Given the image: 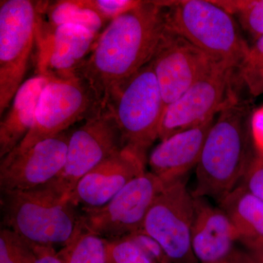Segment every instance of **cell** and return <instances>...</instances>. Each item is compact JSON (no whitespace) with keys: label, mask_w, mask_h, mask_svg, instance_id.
Returning <instances> with one entry per match:
<instances>
[{"label":"cell","mask_w":263,"mask_h":263,"mask_svg":"<svg viewBox=\"0 0 263 263\" xmlns=\"http://www.w3.org/2000/svg\"><path fill=\"white\" fill-rule=\"evenodd\" d=\"M165 30L164 1H141L109 22L77 72L104 105L113 90L149 63Z\"/></svg>","instance_id":"6da1fadb"},{"label":"cell","mask_w":263,"mask_h":263,"mask_svg":"<svg viewBox=\"0 0 263 263\" xmlns=\"http://www.w3.org/2000/svg\"><path fill=\"white\" fill-rule=\"evenodd\" d=\"M251 104L234 90L217 114L196 166L194 197L219 202L239 185L256 156L252 135Z\"/></svg>","instance_id":"7a4b0ae2"},{"label":"cell","mask_w":263,"mask_h":263,"mask_svg":"<svg viewBox=\"0 0 263 263\" xmlns=\"http://www.w3.org/2000/svg\"><path fill=\"white\" fill-rule=\"evenodd\" d=\"M165 26L213 60L236 70L250 45L236 19L208 0L164 1Z\"/></svg>","instance_id":"3957f363"},{"label":"cell","mask_w":263,"mask_h":263,"mask_svg":"<svg viewBox=\"0 0 263 263\" xmlns=\"http://www.w3.org/2000/svg\"><path fill=\"white\" fill-rule=\"evenodd\" d=\"M2 194L5 227L32 245L64 247L84 229L79 208L43 186Z\"/></svg>","instance_id":"277c9868"},{"label":"cell","mask_w":263,"mask_h":263,"mask_svg":"<svg viewBox=\"0 0 263 263\" xmlns=\"http://www.w3.org/2000/svg\"><path fill=\"white\" fill-rule=\"evenodd\" d=\"M104 105L113 114L124 147L143 157L158 138L164 106L151 63L110 92Z\"/></svg>","instance_id":"5b68a950"},{"label":"cell","mask_w":263,"mask_h":263,"mask_svg":"<svg viewBox=\"0 0 263 263\" xmlns=\"http://www.w3.org/2000/svg\"><path fill=\"white\" fill-rule=\"evenodd\" d=\"M123 148L115 118L108 107L104 105L71 133L63 169L54 179L42 186L67 201L84 176Z\"/></svg>","instance_id":"8992f818"},{"label":"cell","mask_w":263,"mask_h":263,"mask_svg":"<svg viewBox=\"0 0 263 263\" xmlns=\"http://www.w3.org/2000/svg\"><path fill=\"white\" fill-rule=\"evenodd\" d=\"M36 2H0V116L24 82L35 46Z\"/></svg>","instance_id":"52a82bcc"},{"label":"cell","mask_w":263,"mask_h":263,"mask_svg":"<svg viewBox=\"0 0 263 263\" xmlns=\"http://www.w3.org/2000/svg\"><path fill=\"white\" fill-rule=\"evenodd\" d=\"M103 106L94 89L80 77L50 80L40 97L32 129L13 151L27 150L38 142L64 133Z\"/></svg>","instance_id":"ba28073f"},{"label":"cell","mask_w":263,"mask_h":263,"mask_svg":"<svg viewBox=\"0 0 263 263\" xmlns=\"http://www.w3.org/2000/svg\"><path fill=\"white\" fill-rule=\"evenodd\" d=\"M185 179L164 187L151 207L141 231L160 245L171 262L199 263L191 243L194 197Z\"/></svg>","instance_id":"9c48e42d"},{"label":"cell","mask_w":263,"mask_h":263,"mask_svg":"<svg viewBox=\"0 0 263 263\" xmlns=\"http://www.w3.org/2000/svg\"><path fill=\"white\" fill-rule=\"evenodd\" d=\"M165 186L152 173H143L103 207L82 212L84 229L107 240L141 232L151 207Z\"/></svg>","instance_id":"30bf717a"},{"label":"cell","mask_w":263,"mask_h":263,"mask_svg":"<svg viewBox=\"0 0 263 263\" xmlns=\"http://www.w3.org/2000/svg\"><path fill=\"white\" fill-rule=\"evenodd\" d=\"M235 71L226 64L216 62L180 98L167 105L161 121L159 139L164 141L214 119L233 91Z\"/></svg>","instance_id":"8fae6325"},{"label":"cell","mask_w":263,"mask_h":263,"mask_svg":"<svg viewBox=\"0 0 263 263\" xmlns=\"http://www.w3.org/2000/svg\"><path fill=\"white\" fill-rule=\"evenodd\" d=\"M99 35L73 24L53 27L37 14L34 63L36 75L50 80H67L92 51Z\"/></svg>","instance_id":"7c38bea8"},{"label":"cell","mask_w":263,"mask_h":263,"mask_svg":"<svg viewBox=\"0 0 263 263\" xmlns=\"http://www.w3.org/2000/svg\"><path fill=\"white\" fill-rule=\"evenodd\" d=\"M70 136L64 132L27 150L12 151L1 159L2 193L28 191L54 179L65 166Z\"/></svg>","instance_id":"4fadbf2b"},{"label":"cell","mask_w":263,"mask_h":263,"mask_svg":"<svg viewBox=\"0 0 263 263\" xmlns=\"http://www.w3.org/2000/svg\"><path fill=\"white\" fill-rule=\"evenodd\" d=\"M216 62H218L165 26L150 61L165 108L180 98Z\"/></svg>","instance_id":"5bb4252c"},{"label":"cell","mask_w":263,"mask_h":263,"mask_svg":"<svg viewBox=\"0 0 263 263\" xmlns=\"http://www.w3.org/2000/svg\"><path fill=\"white\" fill-rule=\"evenodd\" d=\"M146 157L124 147L84 176L69 200L82 212L100 209L132 180L146 172Z\"/></svg>","instance_id":"9a60e30c"},{"label":"cell","mask_w":263,"mask_h":263,"mask_svg":"<svg viewBox=\"0 0 263 263\" xmlns=\"http://www.w3.org/2000/svg\"><path fill=\"white\" fill-rule=\"evenodd\" d=\"M238 241V233L226 213L209 203L205 197H194L191 243L199 263L224 262L234 252Z\"/></svg>","instance_id":"2e32d148"},{"label":"cell","mask_w":263,"mask_h":263,"mask_svg":"<svg viewBox=\"0 0 263 263\" xmlns=\"http://www.w3.org/2000/svg\"><path fill=\"white\" fill-rule=\"evenodd\" d=\"M215 119L161 141L149 156L150 172L166 186L186 177L190 170L196 167L208 133Z\"/></svg>","instance_id":"e0dca14e"},{"label":"cell","mask_w":263,"mask_h":263,"mask_svg":"<svg viewBox=\"0 0 263 263\" xmlns=\"http://www.w3.org/2000/svg\"><path fill=\"white\" fill-rule=\"evenodd\" d=\"M50 79L35 75L20 86L0 122V157L20 144L32 129L38 101Z\"/></svg>","instance_id":"ac0fdd59"},{"label":"cell","mask_w":263,"mask_h":263,"mask_svg":"<svg viewBox=\"0 0 263 263\" xmlns=\"http://www.w3.org/2000/svg\"><path fill=\"white\" fill-rule=\"evenodd\" d=\"M245 247L263 243V202L239 184L219 200Z\"/></svg>","instance_id":"d6986e66"},{"label":"cell","mask_w":263,"mask_h":263,"mask_svg":"<svg viewBox=\"0 0 263 263\" xmlns=\"http://www.w3.org/2000/svg\"><path fill=\"white\" fill-rule=\"evenodd\" d=\"M40 18L53 27L73 24L100 35L108 22L81 3V0L36 2Z\"/></svg>","instance_id":"ffe728a7"},{"label":"cell","mask_w":263,"mask_h":263,"mask_svg":"<svg viewBox=\"0 0 263 263\" xmlns=\"http://www.w3.org/2000/svg\"><path fill=\"white\" fill-rule=\"evenodd\" d=\"M57 255L62 263H108V240L84 228Z\"/></svg>","instance_id":"44dd1931"},{"label":"cell","mask_w":263,"mask_h":263,"mask_svg":"<svg viewBox=\"0 0 263 263\" xmlns=\"http://www.w3.org/2000/svg\"><path fill=\"white\" fill-rule=\"evenodd\" d=\"M216 4L233 15L255 42L263 36V0H221Z\"/></svg>","instance_id":"7402d4cb"},{"label":"cell","mask_w":263,"mask_h":263,"mask_svg":"<svg viewBox=\"0 0 263 263\" xmlns=\"http://www.w3.org/2000/svg\"><path fill=\"white\" fill-rule=\"evenodd\" d=\"M34 246L5 228L0 233V263H34Z\"/></svg>","instance_id":"603a6c76"},{"label":"cell","mask_w":263,"mask_h":263,"mask_svg":"<svg viewBox=\"0 0 263 263\" xmlns=\"http://www.w3.org/2000/svg\"><path fill=\"white\" fill-rule=\"evenodd\" d=\"M108 263H156L133 235L108 240Z\"/></svg>","instance_id":"cb8c5ba5"},{"label":"cell","mask_w":263,"mask_h":263,"mask_svg":"<svg viewBox=\"0 0 263 263\" xmlns=\"http://www.w3.org/2000/svg\"><path fill=\"white\" fill-rule=\"evenodd\" d=\"M236 70L249 94L254 98L263 95V57H248Z\"/></svg>","instance_id":"d4e9b609"},{"label":"cell","mask_w":263,"mask_h":263,"mask_svg":"<svg viewBox=\"0 0 263 263\" xmlns=\"http://www.w3.org/2000/svg\"><path fill=\"white\" fill-rule=\"evenodd\" d=\"M81 3L94 10L108 23L136 8L141 1L134 0H81Z\"/></svg>","instance_id":"484cf974"},{"label":"cell","mask_w":263,"mask_h":263,"mask_svg":"<svg viewBox=\"0 0 263 263\" xmlns=\"http://www.w3.org/2000/svg\"><path fill=\"white\" fill-rule=\"evenodd\" d=\"M240 184L263 202V157L256 155Z\"/></svg>","instance_id":"4316f807"},{"label":"cell","mask_w":263,"mask_h":263,"mask_svg":"<svg viewBox=\"0 0 263 263\" xmlns=\"http://www.w3.org/2000/svg\"><path fill=\"white\" fill-rule=\"evenodd\" d=\"M251 135L256 155L263 157V105L254 110L252 114Z\"/></svg>","instance_id":"83f0119b"},{"label":"cell","mask_w":263,"mask_h":263,"mask_svg":"<svg viewBox=\"0 0 263 263\" xmlns=\"http://www.w3.org/2000/svg\"><path fill=\"white\" fill-rule=\"evenodd\" d=\"M246 250L237 249L240 263H263V243L246 247Z\"/></svg>","instance_id":"f1b7e54d"},{"label":"cell","mask_w":263,"mask_h":263,"mask_svg":"<svg viewBox=\"0 0 263 263\" xmlns=\"http://www.w3.org/2000/svg\"><path fill=\"white\" fill-rule=\"evenodd\" d=\"M36 259L34 263H62L54 247L34 245Z\"/></svg>","instance_id":"f546056e"},{"label":"cell","mask_w":263,"mask_h":263,"mask_svg":"<svg viewBox=\"0 0 263 263\" xmlns=\"http://www.w3.org/2000/svg\"><path fill=\"white\" fill-rule=\"evenodd\" d=\"M263 57V36L250 45L248 56V57Z\"/></svg>","instance_id":"4dcf8cb0"},{"label":"cell","mask_w":263,"mask_h":263,"mask_svg":"<svg viewBox=\"0 0 263 263\" xmlns=\"http://www.w3.org/2000/svg\"><path fill=\"white\" fill-rule=\"evenodd\" d=\"M236 250L237 249H235L231 255L228 259H226L224 262L221 263H240L238 255H237Z\"/></svg>","instance_id":"1f68e13d"}]
</instances>
